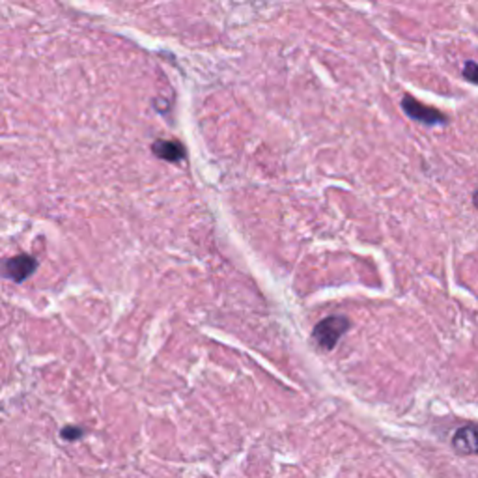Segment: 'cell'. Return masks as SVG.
Segmentation results:
<instances>
[{"label":"cell","mask_w":478,"mask_h":478,"mask_svg":"<svg viewBox=\"0 0 478 478\" xmlns=\"http://www.w3.org/2000/svg\"><path fill=\"white\" fill-rule=\"evenodd\" d=\"M348 329H350V321H348V318H344V316H329V318L321 319V321L314 327L312 337L319 348H324V350H333Z\"/></svg>","instance_id":"1"},{"label":"cell","mask_w":478,"mask_h":478,"mask_svg":"<svg viewBox=\"0 0 478 478\" xmlns=\"http://www.w3.org/2000/svg\"><path fill=\"white\" fill-rule=\"evenodd\" d=\"M402 109L411 120L424 123V125H443V123H447V116L441 111L432 109V107L421 103V101L411 98V96H405L402 99Z\"/></svg>","instance_id":"2"},{"label":"cell","mask_w":478,"mask_h":478,"mask_svg":"<svg viewBox=\"0 0 478 478\" xmlns=\"http://www.w3.org/2000/svg\"><path fill=\"white\" fill-rule=\"evenodd\" d=\"M36 267L37 262L30 254H19L0 262V275L13 282H23L36 271Z\"/></svg>","instance_id":"3"},{"label":"cell","mask_w":478,"mask_h":478,"mask_svg":"<svg viewBox=\"0 0 478 478\" xmlns=\"http://www.w3.org/2000/svg\"><path fill=\"white\" fill-rule=\"evenodd\" d=\"M454 448L460 454H478V428L463 426L452 437Z\"/></svg>","instance_id":"4"},{"label":"cell","mask_w":478,"mask_h":478,"mask_svg":"<svg viewBox=\"0 0 478 478\" xmlns=\"http://www.w3.org/2000/svg\"><path fill=\"white\" fill-rule=\"evenodd\" d=\"M152 150L159 159L172 161V163H179L185 159V148L178 141H157L154 142Z\"/></svg>","instance_id":"5"},{"label":"cell","mask_w":478,"mask_h":478,"mask_svg":"<svg viewBox=\"0 0 478 478\" xmlns=\"http://www.w3.org/2000/svg\"><path fill=\"white\" fill-rule=\"evenodd\" d=\"M463 79L478 86V64L477 62H471V60L466 62V66H463Z\"/></svg>","instance_id":"6"},{"label":"cell","mask_w":478,"mask_h":478,"mask_svg":"<svg viewBox=\"0 0 478 478\" xmlns=\"http://www.w3.org/2000/svg\"><path fill=\"white\" fill-rule=\"evenodd\" d=\"M82 436V430L80 428H73V426H68V428L62 430V437L68 439V441H77L79 437Z\"/></svg>","instance_id":"7"},{"label":"cell","mask_w":478,"mask_h":478,"mask_svg":"<svg viewBox=\"0 0 478 478\" xmlns=\"http://www.w3.org/2000/svg\"><path fill=\"white\" fill-rule=\"evenodd\" d=\"M472 202H475V206L478 208V193H475V197H472Z\"/></svg>","instance_id":"8"}]
</instances>
